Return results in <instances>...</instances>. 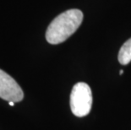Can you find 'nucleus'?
Wrapping results in <instances>:
<instances>
[{
  "instance_id": "obj_1",
  "label": "nucleus",
  "mask_w": 131,
  "mask_h": 130,
  "mask_svg": "<svg viewBox=\"0 0 131 130\" xmlns=\"http://www.w3.org/2000/svg\"><path fill=\"white\" fill-rule=\"evenodd\" d=\"M83 20V13L73 9L60 14L51 22L46 31L47 42L52 45L62 43L78 30Z\"/></svg>"
},
{
  "instance_id": "obj_2",
  "label": "nucleus",
  "mask_w": 131,
  "mask_h": 130,
  "mask_svg": "<svg viewBox=\"0 0 131 130\" xmlns=\"http://www.w3.org/2000/svg\"><path fill=\"white\" fill-rule=\"evenodd\" d=\"M92 106V92L84 82L74 85L70 94V108L73 114L82 117L88 115Z\"/></svg>"
},
{
  "instance_id": "obj_3",
  "label": "nucleus",
  "mask_w": 131,
  "mask_h": 130,
  "mask_svg": "<svg viewBox=\"0 0 131 130\" xmlns=\"http://www.w3.org/2000/svg\"><path fill=\"white\" fill-rule=\"evenodd\" d=\"M0 98L7 101L19 102L23 100V90L9 74L0 69Z\"/></svg>"
},
{
  "instance_id": "obj_4",
  "label": "nucleus",
  "mask_w": 131,
  "mask_h": 130,
  "mask_svg": "<svg viewBox=\"0 0 131 130\" xmlns=\"http://www.w3.org/2000/svg\"><path fill=\"white\" fill-rule=\"evenodd\" d=\"M118 61L123 65L131 62V38L124 42L118 52Z\"/></svg>"
},
{
  "instance_id": "obj_5",
  "label": "nucleus",
  "mask_w": 131,
  "mask_h": 130,
  "mask_svg": "<svg viewBox=\"0 0 131 130\" xmlns=\"http://www.w3.org/2000/svg\"><path fill=\"white\" fill-rule=\"evenodd\" d=\"M9 105L11 107H13L14 105H15V102H14V101H9Z\"/></svg>"
},
{
  "instance_id": "obj_6",
  "label": "nucleus",
  "mask_w": 131,
  "mask_h": 130,
  "mask_svg": "<svg viewBox=\"0 0 131 130\" xmlns=\"http://www.w3.org/2000/svg\"><path fill=\"white\" fill-rule=\"evenodd\" d=\"M123 73H124V71H123V70H120V72H119V74H122Z\"/></svg>"
}]
</instances>
